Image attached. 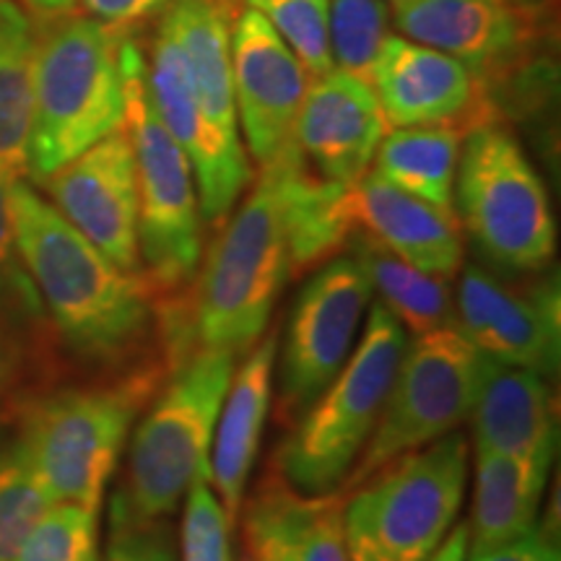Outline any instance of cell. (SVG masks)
Returning a JSON list of instances; mask_svg holds the SVG:
<instances>
[{"mask_svg":"<svg viewBox=\"0 0 561 561\" xmlns=\"http://www.w3.org/2000/svg\"><path fill=\"white\" fill-rule=\"evenodd\" d=\"M76 3H81L87 16L125 30L136 21L149 19L161 5H167V0H76Z\"/></svg>","mask_w":561,"mask_h":561,"instance_id":"36","label":"cell"},{"mask_svg":"<svg viewBox=\"0 0 561 561\" xmlns=\"http://www.w3.org/2000/svg\"><path fill=\"white\" fill-rule=\"evenodd\" d=\"M13 561H102L96 549V512L55 502L19 546Z\"/></svg>","mask_w":561,"mask_h":561,"instance_id":"31","label":"cell"},{"mask_svg":"<svg viewBox=\"0 0 561 561\" xmlns=\"http://www.w3.org/2000/svg\"><path fill=\"white\" fill-rule=\"evenodd\" d=\"M458 328L489 359L533 369L543 377L559 371L561 320L557 278L543 284H507L494 273L468 265L455 294Z\"/></svg>","mask_w":561,"mask_h":561,"instance_id":"13","label":"cell"},{"mask_svg":"<svg viewBox=\"0 0 561 561\" xmlns=\"http://www.w3.org/2000/svg\"><path fill=\"white\" fill-rule=\"evenodd\" d=\"M244 561H250V559H244Z\"/></svg>","mask_w":561,"mask_h":561,"instance_id":"41","label":"cell"},{"mask_svg":"<svg viewBox=\"0 0 561 561\" xmlns=\"http://www.w3.org/2000/svg\"><path fill=\"white\" fill-rule=\"evenodd\" d=\"M392 3H398V0H392Z\"/></svg>","mask_w":561,"mask_h":561,"instance_id":"40","label":"cell"},{"mask_svg":"<svg viewBox=\"0 0 561 561\" xmlns=\"http://www.w3.org/2000/svg\"><path fill=\"white\" fill-rule=\"evenodd\" d=\"M371 286L354 255L314 268L294 301L278 364V424H294L354 351Z\"/></svg>","mask_w":561,"mask_h":561,"instance_id":"12","label":"cell"},{"mask_svg":"<svg viewBox=\"0 0 561 561\" xmlns=\"http://www.w3.org/2000/svg\"><path fill=\"white\" fill-rule=\"evenodd\" d=\"M466 483L460 432L390 460L341 494L348 561H426L458 520Z\"/></svg>","mask_w":561,"mask_h":561,"instance_id":"6","label":"cell"},{"mask_svg":"<svg viewBox=\"0 0 561 561\" xmlns=\"http://www.w3.org/2000/svg\"><path fill=\"white\" fill-rule=\"evenodd\" d=\"M234 375V354L195 348L170 369L130 439L128 473L112 510L138 520H164L195 481H210V445Z\"/></svg>","mask_w":561,"mask_h":561,"instance_id":"4","label":"cell"},{"mask_svg":"<svg viewBox=\"0 0 561 561\" xmlns=\"http://www.w3.org/2000/svg\"><path fill=\"white\" fill-rule=\"evenodd\" d=\"M9 377H11V354H9V346H5L3 335H0V392H3L5 385H9Z\"/></svg>","mask_w":561,"mask_h":561,"instance_id":"39","label":"cell"},{"mask_svg":"<svg viewBox=\"0 0 561 561\" xmlns=\"http://www.w3.org/2000/svg\"><path fill=\"white\" fill-rule=\"evenodd\" d=\"M392 5L405 39L453 55L479 81L504 73L536 34L530 9L512 0H398Z\"/></svg>","mask_w":561,"mask_h":561,"instance_id":"18","label":"cell"},{"mask_svg":"<svg viewBox=\"0 0 561 561\" xmlns=\"http://www.w3.org/2000/svg\"><path fill=\"white\" fill-rule=\"evenodd\" d=\"M468 553L471 557L466 561H561L559 546L551 538V530L538 528V525H533L523 536L510 538V541Z\"/></svg>","mask_w":561,"mask_h":561,"instance_id":"35","label":"cell"},{"mask_svg":"<svg viewBox=\"0 0 561 561\" xmlns=\"http://www.w3.org/2000/svg\"><path fill=\"white\" fill-rule=\"evenodd\" d=\"M385 133L388 121L371 83L333 68L307 87L294 125V146L322 180L351 185L369 172Z\"/></svg>","mask_w":561,"mask_h":561,"instance_id":"17","label":"cell"},{"mask_svg":"<svg viewBox=\"0 0 561 561\" xmlns=\"http://www.w3.org/2000/svg\"><path fill=\"white\" fill-rule=\"evenodd\" d=\"M16 248L68 346L83 359L121 364L159 341L157 297L140 273L121 271L34 191L11 182Z\"/></svg>","mask_w":561,"mask_h":561,"instance_id":"2","label":"cell"},{"mask_svg":"<svg viewBox=\"0 0 561 561\" xmlns=\"http://www.w3.org/2000/svg\"><path fill=\"white\" fill-rule=\"evenodd\" d=\"M462 140L455 174L460 227L491 263L543 271L557 252V224L541 174L502 125H479Z\"/></svg>","mask_w":561,"mask_h":561,"instance_id":"9","label":"cell"},{"mask_svg":"<svg viewBox=\"0 0 561 561\" xmlns=\"http://www.w3.org/2000/svg\"><path fill=\"white\" fill-rule=\"evenodd\" d=\"M271 164L278 170L284 198L289 276H299L339 255L354 234L346 214V185L314 174L301 161L297 146L286 149Z\"/></svg>","mask_w":561,"mask_h":561,"instance_id":"23","label":"cell"},{"mask_svg":"<svg viewBox=\"0 0 561 561\" xmlns=\"http://www.w3.org/2000/svg\"><path fill=\"white\" fill-rule=\"evenodd\" d=\"M102 561H180V551L164 520H138L110 510V541Z\"/></svg>","mask_w":561,"mask_h":561,"instance_id":"34","label":"cell"},{"mask_svg":"<svg viewBox=\"0 0 561 561\" xmlns=\"http://www.w3.org/2000/svg\"><path fill=\"white\" fill-rule=\"evenodd\" d=\"M466 136L468 130L460 123L396 128L385 133L377 146L371 172L421 201L453 208L455 174Z\"/></svg>","mask_w":561,"mask_h":561,"instance_id":"26","label":"cell"},{"mask_svg":"<svg viewBox=\"0 0 561 561\" xmlns=\"http://www.w3.org/2000/svg\"><path fill=\"white\" fill-rule=\"evenodd\" d=\"M346 214L354 231L371 237L419 271L455 278L466 244L453 208H439L367 172L346 185Z\"/></svg>","mask_w":561,"mask_h":561,"instance_id":"19","label":"cell"},{"mask_svg":"<svg viewBox=\"0 0 561 561\" xmlns=\"http://www.w3.org/2000/svg\"><path fill=\"white\" fill-rule=\"evenodd\" d=\"M471 421L476 450L553 466L557 411L549 377L486 356Z\"/></svg>","mask_w":561,"mask_h":561,"instance_id":"21","label":"cell"},{"mask_svg":"<svg viewBox=\"0 0 561 561\" xmlns=\"http://www.w3.org/2000/svg\"><path fill=\"white\" fill-rule=\"evenodd\" d=\"M159 382L161 367L151 364L117 385L60 390L32 405L16 450L55 502L100 510L133 419Z\"/></svg>","mask_w":561,"mask_h":561,"instance_id":"7","label":"cell"},{"mask_svg":"<svg viewBox=\"0 0 561 561\" xmlns=\"http://www.w3.org/2000/svg\"><path fill=\"white\" fill-rule=\"evenodd\" d=\"M409 339L380 301L369 307L359 341L273 455L271 471L299 494H335L375 432Z\"/></svg>","mask_w":561,"mask_h":561,"instance_id":"5","label":"cell"},{"mask_svg":"<svg viewBox=\"0 0 561 561\" xmlns=\"http://www.w3.org/2000/svg\"><path fill=\"white\" fill-rule=\"evenodd\" d=\"M369 83L388 128L460 123L471 133L494 123L486 94L466 62L405 37L385 39Z\"/></svg>","mask_w":561,"mask_h":561,"instance_id":"16","label":"cell"},{"mask_svg":"<svg viewBox=\"0 0 561 561\" xmlns=\"http://www.w3.org/2000/svg\"><path fill=\"white\" fill-rule=\"evenodd\" d=\"M276 351L278 333L271 331L268 335H261L242 367L231 375L219 421H216L214 445H210V483L231 525L240 523L244 489H248L265 419L273 403Z\"/></svg>","mask_w":561,"mask_h":561,"instance_id":"22","label":"cell"},{"mask_svg":"<svg viewBox=\"0 0 561 561\" xmlns=\"http://www.w3.org/2000/svg\"><path fill=\"white\" fill-rule=\"evenodd\" d=\"M30 9H34L39 16H55V13H66L76 5V0H24Z\"/></svg>","mask_w":561,"mask_h":561,"instance_id":"38","label":"cell"},{"mask_svg":"<svg viewBox=\"0 0 561 561\" xmlns=\"http://www.w3.org/2000/svg\"><path fill=\"white\" fill-rule=\"evenodd\" d=\"M468 559V525H453V530L447 533L445 541L439 543V549L432 553L426 561H466Z\"/></svg>","mask_w":561,"mask_h":561,"instance_id":"37","label":"cell"},{"mask_svg":"<svg viewBox=\"0 0 561 561\" xmlns=\"http://www.w3.org/2000/svg\"><path fill=\"white\" fill-rule=\"evenodd\" d=\"M348 244L371 291H377L380 305L401 322L403 331L424 335L439 328L458 325L450 278L419 271L416 265L405 263L403 257L362 231H354Z\"/></svg>","mask_w":561,"mask_h":561,"instance_id":"25","label":"cell"},{"mask_svg":"<svg viewBox=\"0 0 561 561\" xmlns=\"http://www.w3.org/2000/svg\"><path fill=\"white\" fill-rule=\"evenodd\" d=\"M34 24L16 0H0V172L30 174Z\"/></svg>","mask_w":561,"mask_h":561,"instance_id":"27","label":"cell"},{"mask_svg":"<svg viewBox=\"0 0 561 561\" xmlns=\"http://www.w3.org/2000/svg\"><path fill=\"white\" fill-rule=\"evenodd\" d=\"M240 517L250 561H348L339 491L299 494L271 471Z\"/></svg>","mask_w":561,"mask_h":561,"instance_id":"20","label":"cell"},{"mask_svg":"<svg viewBox=\"0 0 561 561\" xmlns=\"http://www.w3.org/2000/svg\"><path fill=\"white\" fill-rule=\"evenodd\" d=\"M231 76L237 121L257 167L294 146V125L307 94V70L271 21L248 5L231 26Z\"/></svg>","mask_w":561,"mask_h":561,"instance_id":"15","label":"cell"},{"mask_svg":"<svg viewBox=\"0 0 561 561\" xmlns=\"http://www.w3.org/2000/svg\"><path fill=\"white\" fill-rule=\"evenodd\" d=\"M231 19L234 13L229 0H170L161 16L180 45L206 138V159L195 172V191L201 216L210 224L229 219L231 208L252 180L237 121Z\"/></svg>","mask_w":561,"mask_h":561,"instance_id":"11","label":"cell"},{"mask_svg":"<svg viewBox=\"0 0 561 561\" xmlns=\"http://www.w3.org/2000/svg\"><path fill=\"white\" fill-rule=\"evenodd\" d=\"M486 356L458 325L416 335L405 346L375 432L339 494L367 481L390 460L419 450L471 419Z\"/></svg>","mask_w":561,"mask_h":561,"instance_id":"10","label":"cell"},{"mask_svg":"<svg viewBox=\"0 0 561 561\" xmlns=\"http://www.w3.org/2000/svg\"><path fill=\"white\" fill-rule=\"evenodd\" d=\"M55 504L30 462L13 450L0 458V561H13L39 517Z\"/></svg>","mask_w":561,"mask_h":561,"instance_id":"30","label":"cell"},{"mask_svg":"<svg viewBox=\"0 0 561 561\" xmlns=\"http://www.w3.org/2000/svg\"><path fill=\"white\" fill-rule=\"evenodd\" d=\"M297 55L310 79L331 73V0H250Z\"/></svg>","mask_w":561,"mask_h":561,"instance_id":"29","label":"cell"},{"mask_svg":"<svg viewBox=\"0 0 561 561\" xmlns=\"http://www.w3.org/2000/svg\"><path fill=\"white\" fill-rule=\"evenodd\" d=\"M333 66L371 81L377 55L390 37V11L385 0H331Z\"/></svg>","mask_w":561,"mask_h":561,"instance_id":"28","label":"cell"},{"mask_svg":"<svg viewBox=\"0 0 561 561\" xmlns=\"http://www.w3.org/2000/svg\"><path fill=\"white\" fill-rule=\"evenodd\" d=\"M11 178L0 172V312L19 322H39L45 318L37 289L21 263L11 216Z\"/></svg>","mask_w":561,"mask_h":561,"instance_id":"33","label":"cell"},{"mask_svg":"<svg viewBox=\"0 0 561 561\" xmlns=\"http://www.w3.org/2000/svg\"><path fill=\"white\" fill-rule=\"evenodd\" d=\"M198 268V278L185 289L157 299L161 356L170 369L195 348L237 356L261 341L289 276V234L276 164L261 167V178Z\"/></svg>","mask_w":561,"mask_h":561,"instance_id":"1","label":"cell"},{"mask_svg":"<svg viewBox=\"0 0 561 561\" xmlns=\"http://www.w3.org/2000/svg\"><path fill=\"white\" fill-rule=\"evenodd\" d=\"M227 510L208 479L195 481L185 494L180 525V561H234Z\"/></svg>","mask_w":561,"mask_h":561,"instance_id":"32","label":"cell"},{"mask_svg":"<svg viewBox=\"0 0 561 561\" xmlns=\"http://www.w3.org/2000/svg\"><path fill=\"white\" fill-rule=\"evenodd\" d=\"M123 26L87 13H55L34 24L30 178L45 180L125 125Z\"/></svg>","mask_w":561,"mask_h":561,"instance_id":"3","label":"cell"},{"mask_svg":"<svg viewBox=\"0 0 561 561\" xmlns=\"http://www.w3.org/2000/svg\"><path fill=\"white\" fill-rule=\"evenodd\" d=\"M551 462L476 450L473 507L468 551H481L523 536L536 525Z\"/></svg>","mask_w":561,"mask_h":561,"instance_id":"24","label":"cell"},{"mask_svg":"<svg viewBox=\"0 0 561 561\" xmlns=\"http://www.w3.org/2000/svg\"><path fill=\"white\" fill-rule=\"evenodd\" d=\"M125 130L138 182V255L153 297H172L195 278L203 257L201 203L191 159L153 110L140 47L125 42Z\"/></svg>","mask_w":561,"mask_h":561,"instance_id":"8","label":"cell"},{"mask_svg":"<svg viewBox=\"0 0 561 561\" xmlns=\"http://www.w3.org/2000/svg\"><path fill=\"white\" fill-rule=\"evenodd\" d=\"M62 219L121 271L140 273L138 182L128 130L117 128L39 180Z\"/></svg>","mask_w":561,"mask_h":561,"instance_id":"14","label":"cell"}]
</instances>
